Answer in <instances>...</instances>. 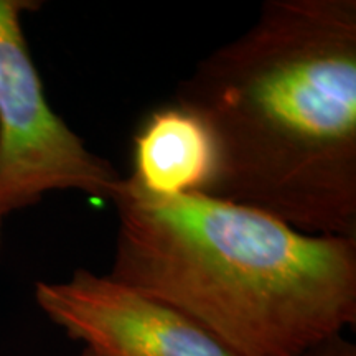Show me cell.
Masks as SVG:
<instances>
[{"instance_id":"ba28073f","label":"cell","mask_w":356,"mask_h":356,"mask_svg":"<svg viewBox=\"0 0 356 356\" xmlns=\"http://www.w3.org/2000/svg\"><path fill=\"white\" fill-rule=\"evenodd\" d=\"M2 222H3V218L0 216V248H2Z\"/></svg>"},{"instance_id":"52a82bcc","label":"cell","mask_w":356,"mask_h":356,"mask_svg":"<svg viewBox=\"0 0 356 356\" xmlns=\"http://www.w3.org/2000/svg\"><path fill=\"white\" fill-rule=\"evenodd\" d=\"M78 356H101V355H97V353H95V351H91V350H88V348H84L81 353H79Z\"/></svg>"},{"instance_id":"7a4b0ae2","label":"cell","mask_w":356,"mask_h":356,"mask_svg":"<svg viewBox=\"0 0 356 356\" xmlns=\"http://www.w3.org/2000/svg\"><path fill=\"white\" fill-rule=\"evenodd\" d=\"M108 275L175 307L234 356H302L356 323V238L296 229L193 193L124 178Z\"/></svg>"},{"instance_id":"5b68a950","label":"cell","mask_w":356,"mask_h":356,"mask_svg":"<svg viewBox=\"0 0 356 356\" xmlns=\"http://www.w3.org/2000/svg\"><path fill=\"white\" fill-rule=\"evenodd\" d=\"M216 162L210 129L195 111L173 101L140 121L132 137L129 180L160 198L208 195Z\"/></svg>"},{"instance_id":"8992f818","label":"cell","mask_w":356,"mask_h":356,"mask_svg":"<svg viewBox=\"0 0 356 356\" xmlns=\"http://www.w3.org/2000/svg\"><path fill=\"white\" fill-rule=\"evenodd\" d=\"M302 356H356V346L343 335L333 337Z\"/></svg>"},{"instance_id":"277c9868","label":"cell","mask_w":356,"mask_h":356,"mask_svg":"<svg viewBox=\"0 0 356 356\" xmlns=\"http://www.w3.org/2000/svg\"><path fill=\"white\" fill-rule=\"evenodd\" d=\"M35 302L71 340L101 356H234L167 302L88 269L37 282Z\"/></svg>"},{"instance_id":"3957f363","label":"cell","mask_w":356,"mask_h":356,"mask_svg":"<svg viewBox=\"0 0 356 356\" xmlns=\"http://www.w3.org/2000/svg\"><path fill=\"white\" fill-rule=\"evenodd\" d=\"M32 0H0V216L51 191L113 202L124 177L88 149L51 109L30 55L22 17Z\"/></svg>"},{"instance_id":"6da1fadb","label":"cell","mask_w":356,"mask_h":356,"mask_svg":"<svg viewBox=\"0 0 356 356\" xmlns=\"http://www.w3.org/2000/svg\"><path fill=\"white\" fill-rule=\"evenodd\" d=\"M175 101L215 140L210 197L356 238V0H267Z\"/></svg>"}]
</instances>
